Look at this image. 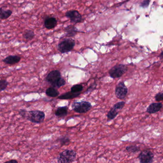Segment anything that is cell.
Masks as SVG:
<instances>
[{"label": "cell", "mask_w": 163, "mask_h": 163, "mask_svg": "<svg viewBox=\"0 0 163 163\" xmlns=\"http://www.w3.org/2000/svg\"><path fill=\"white\" fill-rule=\"evenodd\" d=\"M79 95H80V92L74 93L70 91L59 96L58 97V99L60 100H69V99H73L79 96Z\"/></svg>", "instance_id": "5bb4252c"}, {"label": "cell", "mask_w": 163, "mask_h": 163, "mask_svg": "<svg viewBox=\"0 0 163 163\" xmlns=\"http://www.w3.org/2000/svg\"><path fill=\"white\" fill-rule=\"evenodd\" d=\"M155 99L157 101H162L163 100V93L162 92L158 93L155 96Z\"/></svg>", "instance_id": "484cf974"}, {"label": "cell", "mask_w": 163, "mask_h": 163, "mask_svg": "<svg viewBox=\"0 0 163 163\" xmlns=\"http://www.w3.org/2000/svg\"><path fill=\"white\" fill-rule=\"evenodd\" d=\"M46 115L43 111L34 110L27 112V120L31 122L35 123H41L43 122L45 119Z\"/></svg>", "instance_id": "6da1fadb"}, {"label": "cell", "mask_w": 163, "mask_h": 163, "mask_svg": "<svg viewBox=\"0 0 163 163\" xmlns=\"http://www.w3.org/2000/svg\"><path fill=\"white\" fill-rule=\"evenodd\" d=\"M28 111L26 109H21L19 112V114L22 117L26 118L27 117Z\"/></svg>", "instance_id": "4316f807"}, {"label": "cell", "mask_w": 163, "mask_h": 163, "mask_svg": "<svg viewBox=\"0 0 163 163\" xmlns=\"http://www.w3.org/2000/svg\"><path fill=\"white\" fill-rule=\"evenodd\" d=\"M154 155L148 150L142 151L139 155V159L141 163H151L153 162Z\"/></svg>", "instance_id": "9c48e42d"}, {"label": "cell", "mask_w": 163, "mask_h": 163, "mask_svg": "<svg viewBox=\"0 0 163 163\" xmlns=\"http://www.w3.org/2000/svg\"><path fill=\"white\" fill-rule=\"evenodd\" d=\"M83 86L80 84H76L73 86L71 88V91L74 93H79L83 90Z\"/></svg>", "instance_id": "44dd1931"}, {"label": "cell", "mask_w": 163, "mask_h": 163, "mask_svg": "<svg viewBox=\"0 0 163 163\" xmlns=\"http://www.w3.org/2000/svg\"><path fill=\"white\" fill-rule=\"evenodd\" d=\"M160 57H161V58H163V52H161V54H160Z\"/></svg>", "instance_id": "f546056e"}, {"label": "cell", "mask_w": 163, "mask_h": 163, "mask_svg": "<svg viewBox=\"0 0 163 163\" xmlns=\"http://www.w3.org/2000/svg\"><path fill=\"white\" fill-rule=\"evenodd\" d=\"M61 145H67L70 142V139L67 136H63L59 139Z\"/></svg>", "instance_id": "603a6c76"}, {"label": "cell", "mask_w": 163, "mask_h": 163, "mask_svg": "<svg viewBox=\"0 0 163 163\" xmlns=\"http://www.w3.org/2000/svg\"><path fill=\"white\" fill-rule=\"evenodd\" d=\"M46 94L48 96L55 98L59 96V92L54 87H49L46 90Z\"/></svg>", "instance_id": "e0dca14e"}, {"label": "cell", "mask_w": 163, "mask_h": 163, "mask_svg": "<svg viewBox=\"0 0 163 163\" xmlns=\"http://www.w3.org/2000/svg\"><path fill=\"white\" fill-rule=\"evenodd\" d=\"M9 85V82L5 80H0V92L5 90Z\"/></svg>", "instance_id": "7402d4cb"}, {"label": "cell", "mask_w": 163, "mask_h": 163, "mask_svg": "<svg viewBox=\"0 0 163 163\" xmlns=\"http://www.w3.org/2000/svg\"><path fill=\"white\" fill-rule=\"evenodd\" d=\"M150 2V0H144L141 3V6L143 8H147Z\"/></svg>", "instance_id": "83f0119b"}, {"label": "cell", "mask_w": 163, "mask_h": 163, "mask_svg": "<svg viewBox=\"0 0 163 163\" xmlns=\"http://www.w3.org/2000/svg\"><path fill=\"white\" fill-rule=\"evenodd\" d=\"M75 46V41L71 38H67L59 43L58 49L61 53H66L73 50Z\"/></svg>", "instance_id": "3957f363"}, {"label": "cell", "mask_w": 163, "mask_h": 163, "mask_svg": "<svg viewBox=\"0 0 163 163\" xmlns=\"http://www.w3.org/2000/svg\"><path fill=\"white\" fill-rule=\"evenodd\" d=\"M65 31L66 33V36L68 37H75L79 32L78 29L72 25H69L65 28Z\"/></svg>", "instance_id": "4fadbf2b"}, {"label": "cell", "mask_w": 163, "mask_h": 163, "mask_svg": "<svg viewBox=\"0 0 163 163\" xmlns=\"http://www.w3.org/2000/svg\"><path fill=\"white\" fill-rule=\"evenodd\" d=\"M128 93V89L123 82L118 84L115 89V95L117 98L120 100L125 99Z\"/></svg>", "instance_id": "52a82bcc"}, {"label": "cell", "mask_w": 163, "mask_h": 163, "mask_svg": "<svg viewBox=\"0 0 163 163\" xmlns=\"http://www.w3.org/2000/svg\"><path fill=\"white\" fill-rule=\"evenodd\" d=\"M21 58L20 56L17 55H10L6 57L2 60L5 64L7 65H15L21 61Z\"/></svg>", "instance_id": "8fae6325"}, {"label": "cell", "mask_w": 163, "mask_h": 163, "mask_svg": "<svg viewBox=\"0 0 163 163\" xmlns=\"http://www.w3.org/2000/svg\"><path fill=\"white\" fill-rule=\"evenodd\" d=\"M23 37L27 41H31L35 37V34L33 30H27L23 33Z\"/></svg>", "instance_id": "ac0fdd59"}, {"label": "cell", "mask_w": 163, "mask_h": 163, "mask_svg": "<svg viewBox=\"0 0 163 163\" xmlns=\"http://www.w3.org/2000/svg\"><path fill=\"white\" fill-rule=\"evenodd\" d=\"M126 150L129 153H135L140 151V148L139 147H137L136 145H130L126 147Z\"/></svg>", "instance_id": "ffe728a7"}, {"label": "cell", "mask_w": 163, "mask_h": 163, "mask_svg": "<svg viewBox=\"0 0 163 163\" xmlns=\"http://www.w3.org/2000/svg\"><path fill=\"white\" fill-rule=\"evenodd\" d=\"M12 13V10H5L2 9L1 7H0V19L1 20H6L8 19Z\"/></svg>", "instance_id": "2e32d148"}, {"label": "cell", "mask_w": 163, "mask_h": 163, "mask_svg": "<svg viewBox=\"0 0 163 163\" xmlns=\"http://www.w3.org/2000/svg\"><path fill=\"white\" fill-rule=\"evenodd\" d=\"M125 104L126 103L124 101H120L116 103L115 105L113 106V108L117 111H119V110H122L124 107Z\"/></svg>", "instance_id": "cb8c5ba5"}, {"label": "cell", "mask_w": 163, "mask_h": 163, "mask_svg": "<svg viewBox=\"0 0 163 163\" xmlns=\"http://www.w3.org/2000/svg\"><path fill=\"white\" fill-rule=\"evenodd\" d=\"M5 163H18V161L15 159H12V160H10L9 161H7Z\"/></svg>", "instance_id": "f1b7e54d"}, {"label": "cell", "mask_w": 163, "mask_h": 163, "mask_svg": "<svg viewBox=\"0 0 163 163\" xmlns=\"http://www.w3.org/2000/svg\"><path fill=\"white\" fill-rule=\"evenodd\" d=\"M162 107L163 105L161 102L152 103L147 108V112L150 114L157 113L162 109Z\"/></svg>", "instance_id": "7c38bea8"}, {"label": "cell", "mask_w": 163, "mask_h": 163, "mask_svg": "<svg viewBox=\"0 0 163 163\" xmlns=\"http://www.w3.org/2000/svg\"><path fill=\"white\" fill-rule=\"evenodd\" d=\"M68 110L67 106L59 107L55 111V116L59 118L64 117L68 114Z\"/></svg>", "instance_id": "9a60e30c"}, {"label": "cell", "mask_w": 163, "mask_h": 163, "mask_svg": "<svg viewBox=\"0 0 163 163\" xmlns=\"http://www.w3.org/2000/svg\"><path fill=\"white\" fill-rule=\"evenodd\" d=\"M128 70V67L124 64H118L114 66L109 70L110 77L112 79H116L122 77Z\"/></svg>", "instance_id": "5b68a950"}, {"label": "cell", "mask_w": 163, "mask_h": 163, "mask_svg": "<svg viewBox=\"0 0 163 163\" xmlns=\"http://www.w3.org/2000/svg\"><path fill=\"white\" fill-rule=\"evenodd\" d=\"M118 113H119L118 111L112 107L107 114L108 121H111L114 119L117 116Z\"/></svg>", "instance_id": "d6986e66"}, {"label": "cell", "mask_w": 163, "mask_h": 163, "mask_svg": "<svg viewBox=\"0 0 163 163\" xmlns=\"http://www.w3.org/2000/svg\"><path fill=\"white\" fill-rule=\"evenodd\" d=\"M92 108L91 103L89 101H81L74 102L72 105V110L79 113L88 112Z\"/></svg>", "instance_id": "277c9868"}, {"label": "cell", "mask_w": 163, "mask_h": 163, "mask_svg": "<svg viewBox=\"0 0 163 163\" xmlns=\"http://www.w3.org/2000/svg\"><path fill=\"white\" fill-rule=\"evenodd\" d=\"M76 152L73 150H66L60 153L57 158L58 163H69L74 161L76 158Z\"/></svg>", "instance_id": "7a4b0ae2"}, {"label": "cell", "mask_w": 163, "mask_h": 163, "mask_svg": "<svg viewBox=\"0 0 163 163\" xmlns=\"http://www.w3.org/2000/svg\"><path fill=\"white\" fill-rule=\"evenodd\" d=\"M58 23V21L54 17H48L44 21V26L48 30L54 29Z\"/></svg>", "instance_id": "30bf717a"}, {"label": "cell", "mask_w": 163, "mask_h": 163, "mask_svg": "<svg viewBox=\"0 0 163 163\" xmlns=\"http://www.w3.org/2000/svg\"><path fill=\"white\" fill-rule=\"evenodd\" d=\"M66 82L64 79L61 77L60 79H59L56 84H55V87L58 88H60L61 87L64 86L66 84Z\"/></svg>", "instance_id": "d4e9b609"}, {"label": "cell", "mask_w": 163, "mask_h": 163, "mask_svg": "<svg viewBox=\"0 0 163 163\" xmlns=\"http://www.w3.org/2000/svg\"><path fill=\"white\" fill-rule=\"evenodd\" d=\"M66 16L68 17L72 23L77 24L83 22L82 16L77 10H70L66 12Z\"/></svg>", "instance_id": "8992f818"}, {"label": "cell", "mask_w": 163, "mask_h": 163, "mask_svg": "<svg viewBox=\"0 0 163 163\" xmlns=\"http://www.w3.org/2000/svg\"><path fill=\"white\" fill-rule=\"evenodd\" d=\"M61 78V73L58 70H54L49 72L46 78V80L55 88V84Z\"/></svg>", "instance_id": "ba28073f"}]
</instances>
